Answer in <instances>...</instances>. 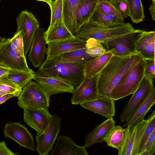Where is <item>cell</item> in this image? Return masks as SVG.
Returning <instances> with one entry per match:
<instances>
[{
	"label": "cell",
	"instance_id": "1",
	"mask_svg": "<svg viewBox=\"0 0 155 155\" xmlns=\"http://www.w3.org/2000/svg\"><path fill=\"white\" fill-rule=\"evenodd\" d=\"M130 64V55L121 57L112 56L99 73L97 79L96 87L100 96L110 98L113 89Z\"/></svg>",
	"mask_w": 155,
	"mask_h": 155
},
{
	"label": "cell",
	"instance_id": "2",
	"mask_svg": "<svg viewBox=\"0 0 155 155\" xmlns=\"http://www.w3.org/2000/svg\"><path fill=\"white\" fill-rule=\"evenodd\" d=\"M130 65L113 89L110 98L115 101L133 94L144 77L145 60L138 53L130 55Z\"/></svg>",
	"mask_w": 155,
	"mask_h": 155
},
{
	"label": "cell",
	"instance_id": "3",
	"mask_svg": "<svg viewBox=\"0 0 155 155\" xmlns=\"http://www.w3.org/2000/svg\"><path fill=\"white\" fill-rule=\"evenodd\" d=\"M84 64L46 59L37 72L59 77L78 87L84 77Z\"/></svg>",
	"mask_w": 155,
	"mask_h": 155
},
{
	"label": "cell",
	"instance_id": "4",
	"mask_svg": "<svg viewBox=\"0 0 155 155\" xmlns=\"http://www.w3.org/2000/svg\"><path fill=\"white\" fill-rule=\"evenodd\" d=\"M134 29L129 23L102 25L89 21L81 27L74 36L85 41L93 38L102 43L106 40Z\"/></svg>",
	"mask_w": 155,
	"mask_h": 155
},
{
	"label": "cell",
	"instance_id": "5",
	"mask_svg": "<svg viewBox=\"0 0 155 155\" xmlns=\"http://www.w3.org/2000/svg\"><path fill=\"white\" fill-rule=\"evenodd\" d=\"M145 31L134 29L106 40L102 43L106 46L107 51L113 55L120 57L130 55L135 52L136 43Z\"/></svg>",
	"mask_w": 155,
	"mask_h": 155
},
{
	"label": "cell",
	"instance_id": "6",
	"mask_svg": "<svg viewBox=\"0 0 155 155\" xmlns=\"http://www.w3.org/2000/svg\"><path fill=\"white\" fill-rule=\"evenodd\" d=\"M50 97L36 82L31 81L23 88L18 97V104L23 109L32 107L48 109Z\"/></svg>",
	"mask_w": 155,
	"mask_h": 155
},
{
	"label": "cell",
	"instance_id": "7",
	"mask_svg": "<svg viewBox=\"0 0 155 155\" xmlns=\"http://www.w3.org/2000/svg\"><path fill=\"white\" fill-rule=\"evenodd\" d=\"M152 78L144 76L120 115L121 122L128 120L147 98L154 87Z\"/></svg>",
	"mask_w": 155,
	"mask_h": 155
},
{
	"label": "cell",
	"instance_id": "8",
	"mask_svg": "<svg viewBox=\"0 0 155 155\" xmlns=\"http://www.w3.org/2000/svg\"><path fill=\"white\" fill-rule=\"evenodd\" d=\"M17 26L16 32L21 31L25 57L31 45L35 36L40 28L39 22L34 15L27 10L22 11L16 18Z\"/></svg>",
	"mask_w": 155,
	"mask_h": 155
},
{
	"label": "cell",
	"instance_id": "9",
	"mask_svg": "<svg viewBox=\"0 0 155 155\" xmlns=\"http://www.w3.org/2000/svg\"><path fill=\"white\" fill-rule=\"evenodd\" d=\"M61 120L60 116L54 114L45 130L35 136L36 151L39 155H48L52 150L60 131Z\"/></svg>",
	"mask_w": 155,
	"mask_h": 155
},
{
	"label": "cell",
	"instance_id": "10",
	"mask_svg": "<svg viewBox=\"0 0 155 155\" xmlns=\"http://www.w3.org/2000/svg\"><path fill=\"white\" fill-rule=\"evenodd\" d=\"M0 63L11 69L28 72L34 71L28 67L26 58L12 48L9 38L0 37Z\"/></svg>",
	"mask_w": 155,
	"mask_h": 155
},
{
	"label": "cell",
	"instance_id": "11",
	"mask_svg": "<svg viewBox=\"0 0 155 155\" xmlns=\"http://www.w3.org/2000/svg\"><path fill=\"white\" fill-rule=\"evenodd\" d=\"M33 79L50 96L52 95L68 93L72 94L74 86L59 77L36 72Z\"/></svg>",
	"mask_w": 155,
	"mask_h": 155
},
{
	"label": "cell",
	"instance_id": "12",
	"mask_svg": "<svg viewBox=\"0 0 155 155\" xmlns=\"http://www.w3.org/2000/svg\"><path fill=\"white\" fill-rule=\"evenodd\" d=\"M4 133L5 137L13 139L21 146L35 151L33 137L27 128L20 123L12 122L5 124Z\"/></svg>",
	"mask_w": 155,
	"mask_h": 155
},
{
	"label": "cell",
	"instance_id": "13",
	"mask_svg": "<svg viewBox=\"0 0 155 155\" xmlns=\"http://www.w3.org/2000/svg\"><path fill=\"white\" fill-rule=\"evenodd\" d=\"M99 73L90 77L84 76L79 85L72 93L71 103L80 104L83 102L96 99L100 97L97 89V81Z\"/></svg>",
	"mask_w": 155,
	"mask_h": 155
},
{
	"label": "cell",
	"instance_id": "14",
	"mask_svg": "<svg viewBox=\"0 0 155 155\" xmlns=\"http://www.w3.org/2000/svg\"><path fill=\"white\" fill-rule=\"evenodd\" d=\"M24 109V121L36 131L42 133L48 126L52 117L48 109L27 107Z\"/></svg>",
	"mask_w": 155,
	"mask_h": 155
},
{
	"label": "cell",
	"instance_id": "15",
	"mask_svg": "<svg viewBox=\"0 0 155 155\" xmlns=\"http://www.w3.org/2000/svg\"><path fill=\"white\" fill-rule=\"evenodd\" d=\"M43 28L36 32L28 55L29 60L35 68L39 67L45 61L47 44Z\"/></svg>",
	"mask_w": 155,
	"mask_h": 155
},
{
	"label": "cell",
	"instance_id": "16",
	"mask_svg": "<svg viewBox=\"0 0 155 155\" xmlns=\"http://www.w3.org/2000/svg\"><path fill=\"white\" fill-rule=\"evenodd\" d=\"M115 101L106 97H100L80 104L82 107L108 119L113 117L115 113Z\"/></svg>",
	"mask_w": 155,
	"mask_h": 155
},
{
	"label": "cell",
	"instance_id": "17",
	"mask_svg": "<svg viewBox=\"0 0 155 155\" xmlns=\"http://www.w3.org/2000/svg\"><path fill=\"white\" fill-rule=\"evenodd\" d=\"M86 41L75 37L49 43L46 49V59L76 49L85 48Z\"/></svg>",
	"mask_w": 155,
	"mask_h": 155
},
{
	"label": "cell",
	"instance_id": "18",
	"mask_svg": "<svg viewBox=\"0 0 155 155\" xmlns=\"http://www.w3.org/2000/svg\"><path fill=\"white\" fill-rule=\"evenodd\" d=\"M85 146L76 144L69 137L60 135L57 138L54 148L50 155H88Z\"/></svg>",
	"mask_w": 155,
	"mask_h": 155
},
{
	"label": "cell",
	"instance_id": "19",
	"mask_svg": "<svg viewBox=\"0 0 155 155\" xmlns=\"http://www.w3.org/2000/svg\"><path fill=\"white\" fill-rule=\"evenodd\" d=\"M115 124V121L112 117L97 126L86 136L84 146L89 147L96 143L105 142V137Z\"/></svg>",
	"mask_w": 155,
	"mask_h": 155
},
{
	"label": "cell",
	"instance_id": "20",
	"mask_svg": "<svg viewBox=\"0 0 155 155\" xmlns=\"http://www.w3.org/2000/svg\"><path fill=\"white\" fill-rule=\"evenodd\" d=\"M154 31H145L137 41L135 52L145 60H155Z\"/></svg>",
	"mask_w": 155,
	"mask_h": 155
},
{
	"label": "cell",
	"instance_id": "21",
	"mask_svg": "<svg viewBox=\"0 0 155 155\" xmlns=\"http://www.w3.org/2000/svg\"><path fill=\"white\" fill-rule=\"evenodd\" d=\"M99 0H80L77 6L75 18V35L81 27L89 21L96 9Z\"/></svg>",
	"mask_w": 155,
	"mask_h": 155
},
{
	"label": "cell",
	"instance_id": "22",
	"mask_svg": "<svg viewBox=\"0 0 155 155\" xmlns=\"http://www.w3.org/2000/svg\"><path fill=\"white\" fill-rule=\"evenodd\" d=\"M47 44L49 43L75 38L65 26L63 19L49 26L45 32Z\"/></svg>",
	"mask_w": 155,
	"mask_h": 155
},
{
	"label": "cell",
	"instance_id": "23",
	"mask_svg": "<svg viewBox=\"0 0 155 155\" xmlns=\"http://www.w3.org/2000/svg\"><path fill=\"white\" fill-rule=\"evenodd\" d=\"M155 103V88L138 107L132 117L123 125L135 126L144 120L145 117Z\"/></svg>",
	"mask_w": 155,
	"mask_h": 155
},
{
	"label": "cell",
	"instance_id": "24",
	"mask_svg": "<svg viewBox=\"0 0 155 155\" xmlns=\"http://www.w3.org/2000/svg\"><path fill=\"white\" fill-rule=\"evenodd\" d=\"M112 54L108 51L87 61L84 65V76L90 77L98 74L109 61Z\"/></svg>",
	"mask_w": 155,
	"mask_h": 155
},
{
	"label": "cell",
	"instance_id": "25",
	"mask_svg": "<svg viewBox=\"0 0 155 155\" xmlns=\"http://www.w3.org/2000/svg\"><path fill=\"white\" fill-rule=\"evenodd\" d=\"M80 0H64L63 20L67 28L74 35L77 7Z\"/></svg>",
	"mask_w": 155,
	"mask_h": 155
},
{
	"label": "cell",
	"instance_id": "26",
	"mask_svg": "<svg viewBox=\"0 0 155 155\" xmlns=\"http://www.w3.org/2000/svg\"><path fill=\"white\" fill-rule=\"evenodd\" d=\"M86 48L65 53L49 58L56 61H67L85 64L88 61L96 57L91 56L86 52Z\"/></svg>",
	"mask_w": 155,
	"mask_h": 155
},
{
	"label": "cell",
	"instance_id": "27",
	"mask_svg": "<svg viewBox=\"0 0 155 155\" xmlns=\"http://www.w3.org/2000/svg\"><path fill=\"white\" fill-rule=\"evenodd\" d=\"M127 134V128L115 126L105 139L107 145L119 150L122 147Z\"/></svg>",
	"mask_w": 155,
	"mask_h": 155
},
{
	"label": "cell",
	"instance_id": "28",
	"mask_svg": "<svg viewBox=\"0 0 155 155\" xmlns=\"http://www.w3.org/2000/svg\"><path fill=\"white\" fill-rule=\"evenodd\" d=\"M35 73L34 71L28 72L11 69L7 73L2 76L22 88L32 81Z\"/></svg>",
	"mask_w": 155,
	"mask_h": 155
},
{
	"label": "cell",
	"instance_id": "29",
	"mask_svg": "<svg viewBox=\"0 0 155 155\" xmlns=\"http://www.w3.org/2000/svg\"><path fill=\"white\" fill-rule=\"evenodd\" d=\"M132 21L138 24L142 21L145 16L141 0H126Z\"/></svg>",
	"mask_w": 155,
	"mask_h": 155
},
{
	"label": "cell",
	"instance_id": "30",
	"mask_svg": "<svg viewBox=\"0 0 155 155\" xmlns=\"http://www.w3.org/2000/svg\"><path fill=\"white\" fill-rule=\"evenodd\" d=\"M102 25H111L123 24V20L113 15H109L96 9L89 21Z\"/></svg>",
	"mask_w": 155,
	"mask_h": 155
},
{
	"label": "cell",
	"instance_id": "31",
	"mask_svg": "<svg viewBox=\"0 0 155 155\" xmlns=\"http://www.w3.org/2000/svg\"><path fill=\"white\" fill-rule=\"evenodd\" d=\"M136 125L127 126V136L122 147L118 151V155H131Z\"/></svg>",
	"mask_w": 155,
	"mask_h": 155
},
{
	"label": "cell",
	"instance_id": "32",
	"mask_svg": "<svg viewBox=\"0 0 155 155\" xmlns=\"http://www.w3.org/2000/svg\"><path fill=\"white\" fill-rule=\"evenodd\" d=\"M64 0H54L49 5L51 10V19L49 26L63 19Z\"/></svg>",
	"mask_w": 155,
	"mask_h": 155
},
{
	"label": "cell",
	"instance_id": "33",
	"mask_svg": "<svg viewBox=\"0 0 155 155\" xmlns=\"http://www.w3.org/2000/svg\"><path fill=\"white\" fill-rule=\"evenodd\" d=\"M22 90L20 87L3 76L0 78V90L5 94H11L14 97H18Z\"/></svg>",
	"mask_w": 155,
	"mask_h": 155
},
{
	"label": "cell",
	"instance_id": "34",
	"mask_svg": "<svg viewBox=\"0 0 155 155\" xmlns=\"http://www.w3.org/2000/svg\"><path fill=\"white\" fill-rule=\"evenodd\" d=\"M86 52L90 55L97 57L105 53L106 51L99 41L93 38L86 41Z\"/></svg>",
	"mask_w": 155,
	"mask_h": 155
},
{
	"label": "cell",
	"instance_id": "35",
	"mask_svg": "<svg viewBox=\"0 0 155 155\" xmlns=\"http://www.w3.org/2000/svg\"><path fill=\"white\" fill-rule=\"evenodd\" d=\"M147 124V121L144 119L137 125L131 155H138L140 145Z\"/></svg>",
	"mask_w": 155,
	"mask_h": 155
},
{
	"label": "cell",
	"instance_id": "36",
	"mask_svg": "<svg viewBox=\"0 0 155 155\" xmlns=\"http://www.w3.org/2000/svg\"><path fill=\"white\" fill-rule=\"evenodd\" d=\"M147 120V121L148 124L143 135L139 147L138 155H139L142 151L149 136L155 130V111L154 110H153L151 114L148 116Z\"/></svg>",
	"mask_w": 155,
	"mask_h": 155
},
{
	"label": "cell",
	"instance_id": "37",
	"mask_svg": "<svg viewBox=\"0 0 155 155\" xmlns=\"http://www.w3.org/2000/svg\"><path fill=\"white\" fill-rule=\"evenodd\" d=\"M124 19L129 16V9L126 0H108Z\"/></svg>",
	"mask_w": 155,
	"mask_h": 155
},
{
	"label": "cell",
	"instance_id": "38",
	"mask_svg": "<svg viewBox=\"0 0 155 155\" xmlns=\"http://www.w3.org/2000/svg\"><path fill=\"white\" fill-rule=\"evenodd\" d=\"M12 48L20 55L26 58L24 54V45L21 32H16L14 36L10 39Z\"/></svg>",
	"mask_w": 155,
	"mask_h": 155
},
{
	"label": "cell",
	"instance_id": "39",
	"mask_svg": "<svg viewBox=\"0 0 155 155\" xmlns=\"http://www.w3.org/2000/svg\"><path fill=\"white\" fill-rule=\"evenodd\" d=\"M96 8L102 12L115 16L123 20L120 15L108 0H99Z\"/></svg>",
	"mask_w": 155,
	"mask_h": 155
},
{
	"label": "cell",
	"instance_id": "40",
	"mask_svg": "<svg viewBox=\"0 0 155 155\" xmlns=\"http://www.w3.org/2000/svg\"><path fill=\"white\" fill-rule=\"evenodd\" d=\"M145 63L144 76L154 78L155 72V60H145Z\"/></svg>",
	"mask_w": 155,
	"mask_h": 155
},
{
	"label": "cell",
	"instance_id": "41",
	"mask_svg": "<svg viewBox=\"0 0 155 155\" xmlns=\"http://www.w3.org/2000/svg\"><path fill=\"white\" fill-rule=\"evenodd\" d=\"M145 150L149 151L150 155H155V130L149 136L142 151Z\"/></svg>",
	"mask_w": 155,
	"mask_h": 155
},
{
	"label": "cell",
	"instance_id": "42",
	"mask_svg": "<svg viewBox=\"0 0 155 155\" xmlns=\"http://www.w3.org/2000/svg\"><path fill=\"white\" fill-rule=\"evenodd\" d=\"M17 154L12 151L7 147L5 141L0 142V155H15Z\"/></svg>",
	"mask_w": 155,
	"mask_h": 155
},
{
	"label": "cell",
	"instance_id": "43",
	"mask_svg": "<svg viewBox=\"0 0 155 155\" xmlns=\"http://www.w3.org/2000/svg\"><path fill=\"white\" fill-rule=\"evenodd\" d=\"M11 68L0 63V78L7 73Z\"/></svg>",
	"mask_w": 155,
	"mask_h": 155
},
{
	"label": "cell",
	"instance_id": "44",
	"mask_svg": "<svg viewBox=\"0 0 155 155\" xmlns=\"http://www.w3.org/2000/svg\"><path fill=\"white\" fill-rule=\"evenodd\" d=\"M13 97H14L11 94H6L3 95L0 97V104Z\"/></svg>",
	"mask_w": 155,
	"mask_h": 155
},
{
	"label": "cell",
	"instance_id": "45",
	"mask_svg": "<svg viewBox=\"0 0 155 155\" xmlns=\"http://www.w3.org/2000/svg\"><path fill=\"white\" fill-rule=\"evenodd\" d=\"M149 10L152 16V20H155V3H152L150 6Z\"/></svg>",
	"mask_w": 155,
	"mask_h": 155
},
{
	"label": "cell",
	"instance_id": "46",
	"mask_svg": "<svg viewBox=\"0 0 155 155\" xmlns=\"http://www.w3.org/2000/svg\"><path fill=\"white\" fill-rule=\"evenodd\" d=\"M38 1H43L47 3L49 5H50L51 2L52 1V0H36Z\"/></svg>",
	"mask_w": 155,
	"mask_h": 155
},
{
	"label": "cell",
	"instance_id": "47",
	"mask_svg": "<svg viewBox=\"0 0 155 155\" xmlns=\"http://www.w3.org/2000/svg\"><path fill=\"white\" fill-rule=\"evenodd\" d=\"M6 94L2 92L0 90V97H1L3 95Z\"/></svg>",
	"mask_w": 155,
	"mask_h": 155
},
{
	"label": "cell",
	"instance_id": "48",
	"mask_svg": "<svg viewBox=\"0 0 155 155\" xmlns=\"http://www.w3.org/2000/svg\"><path fill=\"white\" fill-rule=\"evenodd\" d=\"M152 3H155V0H152Z\"/></svg>",
	"mask_w": 155,
	"mask_h": 155
},
{
	"label": "cell",
	"instance_id": "49",
	"mask_svg": "<svg viewBox=\"0 0 155 155\" xmlns=\"http://www.w3.org/2000/svg\"></svg>",
	"mask_w": 155,
	"mask_h": 155
},
{
	"label": "cell",
	"instance_id": "50",
	"mask_svg": "<svg viewBox=\"0 0 155 155\" xmlns=\"http://www.w3.org/2000/svg\"><path fill=\"white\" fill-rule=\"evenodd\" d=\"M1 0H0V1Z\"/></svg>",
	"mask_w": 155,
	"mask_h": 155
}]
</instances>
